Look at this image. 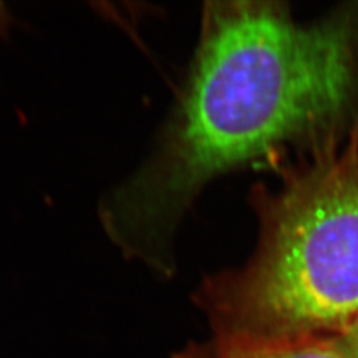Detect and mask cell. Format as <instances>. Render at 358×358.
Listing matches in <instances>:
<instances>
[{"label": "cell", "instance_id": "cell-1", "mask_svg": "<svg viewBox=\"0 0 358 358\" xmlns=\"http://www.w3.org/2000/svg\"><path fill=\"white\" fill-rule=\"evenodd\" d=\"M357 101V10L301 22L282 1H208L173 138L217 178L340 134Z\"/></svg>", "mask_w": 358, "mask_h": 358}, {"label": "cell", "instance_id": "cell-2", "mask_svg": "<svg viewBox=\"0 0 358 358\" xmlns=\"http://www.w3.org/2000/svg\"><path fill=\"white\" fill-rule=\"evenodd\" d=\"M341 136L282 165L273 189L252 187V255L194 296L214 334L332 338L357 320L358 120Z\"/></svg>", "mask_w": 358, "mask_h": 358}, {"label": "cell", "instance_id": "cell-3", "mask_svg": "<svg viewBox=\"0 0 358 358\" xmlns=\"http://www.w3.org/2000/svg\"><path fill=\"white\" fill-rule=\"evenodd\" d=\"M185 358H348L331 337H255L214 334Z\"/></svg>", "mask_w": 358, "mask_h": 358}, {"label": "cell", "instance_id": "cell-4", "mask_svg": "<svg viewBox=\"0 0 358 358\" xmlns=\"http://www.w3.org/2000/svg\"><path fill=\"white\" fill-rule=\"evenodd\" d=\"M333 338L346 357L358 358V319L346 329L345 332Z\"/></svg>", "mask_w": 358, "mask_h": 358}, {"label": "cell", "instance_id": "cell-5", "mask_svg": "<svg viewBox=\"0 0 358 358\" xmlns=\"http://www.w3.org/2000/svg\"><path fill=\"white\" fill-rule=\"evenodd\" d=\"M11 24H13V15L7 8V6L3 1H0V36L7 35Z\"/></svg>", "mask_w": 358, "mask_h": 358}]
</instances>
